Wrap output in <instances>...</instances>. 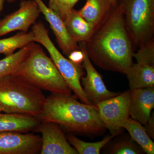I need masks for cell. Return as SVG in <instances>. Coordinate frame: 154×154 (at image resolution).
<instances>
[{"mask_svg": "<svg viewBox=\"0 0 154 154\" xmlns=\"http://www.w3.org/2000/svg\"><path fill=\"white\" fill-rule=\"evenodd\" d=\"M79 0H48V7L55 11L63 21Z\"/></svg>", "mask_w": 154, "mask_h": 154, "instance_id": "cb8c5ba5", "label": "cell"}, {"mask_svg": "<svg viewBox=\"0 0 154 154\" xmlns=\"http://www.w3.org/2000/svg\"><path fill=\"white\" fill-rule=\"evenodd\" d=\"M64 22L69 34L77 43L86 42L96 28L93 24L87 22L74 9Z\"/></svg>", "mask_w": 154, "mask_h": 154, "instance_id": "9a60e30c", "label": "cell"}, {"mask_svg": "<svg viewBox=\"0 0 154 154\" xmlns=\"http://www.w3.org/2000/svg\"><path fill=\"white\" fill-rule=\"evenodd\" d=\"M135 48L154 38V0H118Z\"/></svg>", "mask_w": 154, "mask_h": 154, "instance_id": "5b68a950", "label": "cell"}, {"mask_svg": "<svg viewBox=\"0 0 154 154\" xmlns=\"http://www.w3.org/2000/svg\"><path fill=\"white\" fill-rule=\"evenodd\" d=\"M121 131L111 135L105 137L102 140L96 142H86L69 133L66 136L67 140L73 146L79 154H99L101 150L112 139L119 135Z\"/></svg>", "mask_w": 154, "mask_h": 154, "instance_id": "ffe728a7", "label": "cell"}, {"mask_svg": "<svg viewBox=\"0 0 154 154\" xmlns=\"http://www.w3.org/2000/svg\"><path fill=\"white\" fill-rule=\"evenodd\" d=\"M41 13L34 0H22L18 10L0 20V37L16 30L28 33Z\"/></svg>", "mask_w": 154, "mask_h": 154, "instance_id": "9c48e42d", "label": "cell"}, {"mask_svg": "<svg viewBox=\"0 0 154 154\" xmlns=\"http://www.w3.org/2000/svg\"><path fill=\"white\" fill-rule=\"evenodd\" d=\"M85 43L90 60L103 69L126 75L134 63L135 48L118 5Z\"/></svg>", "mask_w": 154, "mask_h": 154, "instance_id": "6da1fadb", "label": "cell"}, {"mask_svg": "<svg viewBox=\"0 0 154 154\" xmlns=\"http://www.w3.org/2000/svg\"><path fill=\"white\" fill-rule=\"evenodd\" d=\"M137 63L154 66V38L142 45L136 53L134 54Z\"/></svg>", "mask_w": 154, "mask_h": 154, "instance_id": "603a6c76", "label": "cell"}, {"mask_svg": "<svg viewBox=\"0 0 154 154\" xmlns=\"http://www.w3.org/2000/svg\"><path fill=\"white\" fill-rule=\"evenodd\" d=\"M2 111H3L2 108V107L0 106V113L2 112Z\"/></svg>", "mask_w": 154, "mask_h": 154, "instance_id": "f546056e", "label": "cell"}, {"mask_svg": "<svg viewBox=\"0 0 154 154\" xmlns=\"http://www.w3.org/2000/svg\"><path fill=\"white\" fill-rule=\"evenodd\" d=\"M154 107V87L131 90L130 115L145 125Z\"/></svg>", "mask_w": 154, "mask_h": 154, "instance_id": "4fadbf2b", "label": "cell"}, {"mask_svg": "<svg viewBox=\"0 0 154 154\" xmlns=\"http://www.w3.org/2000/svg\"><path fill=\"white\" fill-rule=\"evenodd\" d=\"M37 118L55 122L72 134L99 135L106 129L96 107L78 102L72 95L51 94Z\"/></svg>", "mask_w": 154, "mask_h": 154, "instance_id": "7a4b0ae2", "label": "cell"}, {"mask_svg": "<svg viewBox=\"0 0 154 154\" xmlns=\"http://www.w3.org/2000/svg\"><path fill=\"white\" fill-rule=\"evenodd\" d=\"M34 44V42H31L17 52L0 60V78L13 74L18 66L28 55Z\"/></svg>", "mask_w": 154, "mask_h": 154, "instance_id": "7402d4cb", "label": "cell"}, {"mask_svg": "<svg viewBox=\"0 0 154 154\" xmlns=\"http://www.w3.org/2000/svg\"><path fill=\"white\" fill-rule=\"evenodd\" d=\"M110 140L104 147L103 153L110 154H143L141 147L130 135L123 136Z\"/></svg>", "mask_w": 154, "mask_h": 154, "instance_id": "d6986e66", "label": "cell"}, {"mask_svg": "<svg viewBox=\"0 0 154 154\" xmlns=\"http://www.w3.org/2000/svg\"><path fill=\"white\" fill-rule=\"evenodd\" d=\"M48 22L56 38L59 47L65 55L68 56L75 51L80 49L79 45L70 36L64 22L60 16L45 5L42 0H34Z\"/></svg>", "mask_w": 154, "mask_h": 154, "instance_id": "7c38bea8", "label": "cell"}, {"mask_svg": "<svg viewBox=\"0 0 154 154\" xmlns=\"http://www.w3.org/2000/svg\"><path fill=\"white\" fill-rule=\"evenodd\" d=\"M46 99L42 91L14 75L0 78V106L6 113L38 117Z\"/></svg>", "mask_w": 154, "mask_h": 154, "instance_id": "277c9868", "label": "cell"}, {"mask_svg": "<svg viewBox=\"0 0 154 154\" xmlns=\"http://www.w3.org/2000/svg\"><path fill=\"white\" fill-rule=\"evenodd\" d=\"M68 57L74 63L78 65H82V63L84 60V55L81 49L73 51Z\"/></svg>", "mask_w": 154, "mask_h": 154, "instance_id": "d4e9b609", "label": "cell"}, {"mask_svg": "<svg viewBox=\"0 0 154 154\" xmlns=\"http://www.w3.org/2000/svg\"><path fill=\"white\" fill-rule=\"evenodd\" d=\"M130 136L143 149L145 153L154 154V143L147 133L145 127L139 122L129 118L122 126Z\"/></svg>", "mask_w": 154, "mask_h": 154, "instance_id": "ac0fdd59", "label": "cell"}, {"mask_svg": "<svg viewBox=\"0 0 154 154\" xmlns=\"http://www.w3.org/2000/svg\"><path fill=\"white\" fill-rule=\"evenodd\" d=\"M40 121L37 117L23 114L5 113L0 116V132L28 133L34 131Z\"/></svg>", "mask_w": 154, "mask_h": 154, "instance_id": "5bb4252c", "label": "cell"}, {"mask_svg": "<svg viewBox=\"0 0 154 154\" xmlns=\"http://www.w3.org/2000/svg\"><path fill=\"white\" fill-rule=\"evenodd\" d=\"M34 131L41 134V154H78L57 123L42 121Z\"/></svg>", "mask_w": 154, "mask_h": 154, "instance_id": "30bf717a", "label": "cell"}, {"mask_svg": "<svg viewBox=\"0 0 154 154\" xmlns=\"http://www.w3.org/2000/svg\"><path fill=\"white\" fill-rule=\"evenodd\" d=\"M41 137L17 131L0 132V154H40Z\"/></svg>", "mask_w": 154, "mask_h": 154, "instance_id": "8fae6325", "label": "cell"}, {"mask_svg": "<svg viewBox=\"0 0 154 154\" xmlns=\"http://www.w3.org/2000/svg\"><path fill=\"white\" fill-rule=\"evenodd\" d=\"M131 90L100 102L95 107L105 128L111 134L122 131L123 125L129 118Z\"/></svg>", "mask_w": 154, "mask_h": 154, "instance_id": "52a82bcc", "label": "cell"}, {"mask_svg": "<svg viewBox=\"0 0 154 154\" xmlns=\"http://www.w3.org/2000/svg\"><path fill=\"white\" fill-rule=\"evenodd\" d=\"M1 115H2V113H0V116H1Z\"/></svg>", "mask_w": 154, "mask_h": 154, "instance_id": "4dcf8cb0", "label": "cell"}, {"mask_svg": "<svg viewBox=\"0 0 154 154\" xmlns=\"http://www.w3.org/2000/svg\"><path fill=\"white\" fill-rule=\"evenodd\" d=\"M5 0H0V13L4 9V3Z\"/></svg>", "mask_w": 154, "mask_h": 154, "instance_id": "83f0119b", "label": "cell"}, {"mask_svg": "<svg viewBox=\"0 0 154 154\" xmlns=\"http://www.w3.org/2000/svg\"><path fill=\"white\" fill-rule=\"evenodd\" d=\"M32 31L34 42L40 43L47 50L62 76L74 93L75 98L84 104L91 105L86 98L81 85V79L85 73L83 66L76 64L60 52L51 41L48 30L42 22L34 23Z\"/></svg>", "mask_w": 154, "mask_h": 154, "instance_id": "8992f818", "label": "cell"}, {"mask_svg": "<svg viewBox=\"0 0 154 154\" xmlns=\"http://www.w3.org/2000/svg\"><path fill=\"white\" fill-rule=\"evenodd\" d=\"M109 3H110L113 7H116L118 5V0H107Z\"/></svg>", "mask_w": 154, "mask_h": 154, "instance_id": "4316f807", "label": "cell"}, {"mask_svg": "<svg viewBox=\"0 0 154 154\" xmlns=\"http://www.w3.org/2000/svg\"><path fill=\"white\" fill-rule=\"evenodd\" d=\"M113 7L107 0H87L85 5L78 12L87 22L97 28Z\"/></svg>", "mask_w": 154, "mask_h": 154, "instance_id": "e0dca14e", "label": "cell"}, {"mask_svg": "<svg viewBox=\"0 0 154 154\" xmlns=\"http://www.w3.org/2000/svg\"><path fill=\"white\" fill-rule=\"evenodd\" d=\"M5 1H7L8 3L11 4V3H13L16 2V0H5Z\"/></svg>", "mask_w": 154, "mask_h": 154, "instance_id": "f1b7e54d", "label": "cell"}, {"mask_svg": "<svg viewBox=\"0 0 154 154\" xmlns=\"http://www.w3.org/2000/svg\"><path fill=\"white\" fill-rule=\"evenodd\" d=\"M13 75L39 90L72 96V91L53 61L39 45L34 44Z\"/></svg>", "mask_w": 154, "mask_h": 154, "instance_id": "3957f363", "label": "cell"}, {"mask_svg": "<svg viewBox=\"0 0 154 154\" xmlns=\"http://www.w3.org/2000/svg\"><path fill=\"white\" fill-rule=\"evenodd\" d=\"M147 133L149 137L151 138L154 139V112L151 114L150 117L149 119L146 124L145 125Z\"/></svg>", "mask_w": 154, "mask_h": 154, "instance_id": "484cf974", "label": "cell"}, {"mask_svg": "<svg viewBox=\"0 0 154 154\" xmlns=\"http://www.w3.org/2000/svg\"><path fill=\"white\" fill-rule=\"evenodd\" d=\"M34 42V36L32 31L29 33L19 32L9 38L0 39V54L5 57L14 54L15 51L20 49Z\"/></svg>", "mask_w": 154, "mask_h": 154, "instance_id": "44dd1931", "label": "cell"}, {"mask_svg": "<svg viewBox=\"0 0 154 154\" xmlns=\"http://www.w3.org/2000/svg\"><path fill=\"white\" fill-rule=\"evenodd\" d=\"M126 75L131 91L154 87V66L133 63Z\"/></svg>", "mask_w": 154, "mask_h": 154, "instance_id": "2e32d148", "label": "cell"}, {"mask_svg": "<svg viewBox=\"0 0 154 154\" xmlns=\"http://www.w3.org/2000/svg\"><path fill=\"white\" fill-rule=\"evenodd\" d=\"M84 55L83 67L87 72L86 77L81 79V85L88 101L96 106L102 101L117 96L120 93L111 92L107 89L102 75L96 70L91 63L87 52L85 42L79 43Z\"/></svg>", "mask_w": 154, "mask_h": 154, "instance_id": "ba28073f", "label": "cell"}]
</instances>
